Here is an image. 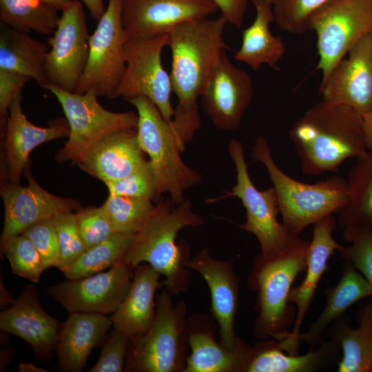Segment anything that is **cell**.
<instances>
[{
  "instance_id": "1",
  "label": "cell",
  "mask_w": 372,
  "mask_h": 372,
  "mask_svg": "<svg viewBox=\"0 0 372 372\" xmlns=\"http://www.w3.org/2000/svg\"><path fill=\"white\" fill-rule=\"evenodd\" d=\"M304 174L335 172L347 159L366 154L362 115L353 107L324 100L297 119L289 131Z\"/></svg>"
},
{
  "instance_id": "2",
  "label": "cell",
  "mask_w": 372,
  "mask_h": 372,
  "mask_svg": "<svg viewBox=\"0 0 372 372\" xmlns=\"http://www.w3.org/2000/svg\"><path fill=\"white\" fill-rule=\"evenodd\" d=\"M227 21L203 17L182 23L168 34L172 52L170 77L178 99L174 116L200 121L197 100L209 82L223 52Z\"/></svg>"
},
{
  "instance_id": "3",
  "label": "cell",
  "mask_w": 372,
  "mask_h": 372,
  "mask_svg": "<svg viewBox=\"0 0 372 372\" xmlns=\"http://www.w3.org/2000/svg\"><path fill=\"white\" fill-rule=\"evenodd\" d=\"M204 218L194 212L189 199L178 205L170 198L158 203L134 234L123 260L136 267L146 262L165 277L162 285L172 294L187 290L192 271L185 266V248L176 243L178 233L186 227L202 225Z\"/></svg>"
},
{
  "instance_id": "4",
  "label": "cell",
  "mask_w": 372,
  "mask_h": 372,
  "mask_svg": "<svg viewBox=\"0 0 372 372\" xmlns=\"http://www.w3.org/2000/svg\"><path fill=\"white\" fill-rule=\"evenodd\" d=\"M251 156L253 161L265 167L277 195L282 224L295 237L307 226L339 213L348 203L350 192L347 180L335 176L307 184L293 179L276 165L263 136L255 141Z\"/></svg>"
},
{
  "instance_id": "5",
  "label": "cell",
  "mask_w": 372,
  "mask_h": 372,
  "mask_svg": "<svg viewBox=\"0 0 372 372\" xmlns=\"http://www.w3.org/2000/svg\"><path fill=\"white\" fill-rule=\"evenodd\" d=\"M127 101L137 111V138L149 156L155 177L156 198L168 193L172 202L178 205L185 200L184 192L202 180L201 174L183 161L180 153L185 147L173 124L163 118L152 101L141 96Z\"/></svg>"
},
{
  "instance_id": "6",
  "label": "cell",
  "mask_w": 372,
  "mask_h": 372,
  "mask_svg": "<svg viewBox=\"0 0 372 372\" xmlns=\"http://www.w3.org/2000/svg\"><path fill=\"white\" fill-rule=\"evenodd\" d=\"M172 295L162 290L153 324L130 338L124 371L183 372L189 348L187 307L183 300L174 304Z\"/></svg>"
},
{
  "instance_id": "7",
  "label": "cell",
  "mask_w": 372,
  "mask_h": 372,
  "mask_svg": "<svg viewBox=\"0 0 372 372\" xmlns=\"http://www.w3.org/2000/svg\"><path fill=\"white\" fill-rule=\"evenodd\" d=\"M228 150L236 171V183L231 192H226L216 201L227 197L238 198L246 210V220L239 227L254 234L261 249L262 259H269L286 253L298 237L292 236L278 220L280 213L278 200L274 188L258 190L252 183L245 161L242 143L231 139Z\"/></svg>"
},
{
  "instance_id": "8",
  "label": "cell",
  "mask_w": 372,
  "mask_h": 372,
  "mask_svg": "<svg viewBox=\"0 0 372 372\" xmlns=\"http://www.w3.org/2000/svg\"><path fill=\"white\" fill-rule=\"evenodd\" d=\"M61 104L69 125L68 139L55 156L59 163H77L107 135L122 130L136 129L134 112H114L103 107L96 94L69 92L53 85L48 89Z\"/></svg>"
},
{
  "instance_id": "9",
  "label": "cell",
  "mask_w": 372,
  "mask_h": 372,
  "mask_svg": "<svg viewBox=\"0 0 372 372\" xmlns=\"http://www.w3.org/2000/svg\"><path fill=\"white\" fill-rule=\"evenodd\" d=\"M309 28L317 35L323 82L360 39L372 34V0H330L311 14Z\"/></svg>"
},
{
  "instance_id": "10",
  "label": "cell",
  "mask_w": 372,
  "mask_h": 372,
  "mask_svg": "<svg viewBox=\"0 0 372 372\" xmlns=\"http://www.w3.org/2000/svg\"><path fill=\"white\" fill-rule=\"evenodd\" d=\"M123 0H109L105 11L89 37L85 70L74 92H94L98 96L115 98L125 70V46L129 33L123 27Z\"/></svg>"
},
{
  "instance_id": "11",
  "label": "cell",
  "mask_w": 372,
  "mask_h": 372,
  "mask_svg": "<svg viewBox=\"0 0 372 372\" xmlns=\"http://www.w3.org/2000/svg\"><path fill=\"white\" fill-rule=\"evenodd\" d=\"M168 34L153 37L130 36L125 46V70L115 98L125 100L145 96L158 108L170 124L175 113L171 104L173 92L170 74L163 66L161 54Z\"/></svg>"
},
{
  "instance_id": "12",
  "label": "cell",
  "mask_w": 372,
  "mask_h": 372,
  "mask_svg": "<svg viewBox=\"0 0 372 372\" xmlns=\"http://www.w3.org/2000/svg\"><path fill=\"white\" fill-rule=\"evenodd\" d=\"M309 242L298 237L289 250L269 259L259 258L257 284L259 289L258 332L278 338L287 311L291 285L300 272L307 267Z\"/></svg>"
},
{
  "instance_id": "13",
  "label": "cell",
  "mask_w": 372,
  "mask_h": 372,
  "mask_svg": "<svg viewBox=\"0 0 372 372\" xmlns=\"http://www.w3.org/2000/svg\"><path fill=\"white\" fill-rule=\"evenodd\" d=\"M89 37L83 3L75 0L61 10L56 28L48 40L50 48L45 74L49 85L75 91L87 64Z\"/></svg>"
},
{
  "instance_id": "14",
  "label": "cell",
  "mask_w": 372,
  "mask_h": 372,
  "mask_svg": "<svg viewBox=\"0 0 372 372\" xmlns=\"http://www.w3.org/2000/svg\"><path fill=\"white\" fill-rule=\"evenodd\" d=\"M134 267L123 260L106 271L50 286L48 293L68 311L112 314L125 296Z\"/></svg>"
},
{
  "instance_id": "15",
  "label": "cell",
  "mask_w": 372,
  "mask_h": 372,
  "mask_svg": "<svg viewBox=\"0 0 372 372\" xmlns=\"http://www.w3.org/2000/svg\"><path fill=\"white\" fill-rule=\"evenodd\" d=\"M24 174L28 180L27 186L8 182L1 187L4 207L1 252L11 238L21 234L36 222L82 209L79 201L54 195L41 187L32 177L29 165Z\"/></svg>"
},
{
  "instance_id": "16",
  "label": "cell",
  "mask_w": 372,
  "mask_h": 372,
  "mask_svg": "<svg viewBox=\"0 0 372 372\" xmlns=\"http://www.w3.org/2000/svg\"><path fill=\"white\" fill-rule=\"evenodd\" d=\"M254 92L249 74L234 65L225 50L200 98L214 125L220 130L233 131L240 126Z\"/></svg>"
},
{
  "instance_id": "17",
  "label": "cell",
  "mask_w": 372,
  "mask_h": 372,
  "mask_svg": "<svg viewBox=\"0 0 372 372\" xmlns=\"http://www.w3.org/2000/svg\"><path fill=\"white\" fill-rule=\"evenodd\" d=\"M321 83L324 101L350 106L361 115L372 108V34L360 39Z\"/></svg>"
},
{
  "instance_id": "18",
  "label": "cell",
  "mask_w": 372,
  "mask_h": 372,
  "mask_svg": "<svg viewBox=\"0 0 372 372\" xmlns=\"http://www.w3.org/2000/svg\"><path fill=\"white\" fill-rule=\"evenodd\" d=\"M217 10L213 0H123L122 21L130 36L153 37Z\"/></svg>"
},
{
  "instance_id": "19",
  "label": "cell",
  "mask_w": 372,
  "mask_h": 372,
  "mask_svg": "<svg viewBox=\"0 0 372 372\" xmlns=\"http://www.w3.org/2000/svg\"><path fill=\"white\" fill-rule=\"evenodd\" d=\"M61 324L45 311L33 285L25 286L0 313L1 330L27 342L42 362H49L53 357Z\"/></svg>"
},
{
  "instance_id": "20",
  "label": "cell",
  "mask_w": 372,
  "mask_h": 372,
  "mask_svg": "<svg viewBox=\"0 0 372 372\" xmlns=\"http://www.w3.org/2000/svg\"><path fill=\"white\" fill-rule=\"evenodd\" d=\"M185 266L200 273L209 286L212 314L218 324L220 343L231 350L240 348L244 343L236 337L234 329L239 281L231 262L211 258L209 249L205 248L187 259Z\"/></svg>"
},
{
  "instance_id": "21",
  "label": "cell",
  "mask_w": 372,
  "mask_h": 372,
  "mask_svg": "<svg viewBox=\"0 0 372 372\" xmlns=\"http://www.w3.org/2000/svg\"><path fill=\"white\" fill-rule=\"evenodd\" d=\"M22 96L18 94L9 107L3 132L4 158L8 182L20 184L21 177L28 164L32 151L50 141L68 136L66 118L51 121L47 127H39L30 122L21 108Z\"/></svg>"
},
{
  "instance_id": "22",
  "label": "cell",
  "mask_w": 372,
  "mask_h": 372,
  "mask_svg": "<svg viewBox=\"0 0 372 372\" xmlns=\"http://www.w3.org/2000/svg\"><path fill=\"white\" fill-rule=\"evenodd\" d=\"M190 353L183 372L246 371L252 349L244 344L231 350L218 342L214 324L205 315H194L187 319Z\"/></svg>"
},
{
  "instance_id": "23",
  "label": "cell",
  "mask_w": 372,
  "mask_h": 372,
  "mask_svg": "<svg viewBox=\"0 0 372 372\" xmlns=\"http://www.w3.org/2000/svg\"><path fill=\"white\" fill-rule=\"evenodd\" d=\"M146 161L138 141L136 129H128L105 136L76 165L106 183L125 177Z\"/></svg>"
},
{
  "instance_id": "24",
  "label": "cell",
  "mask_w": 372,
  "mask_h": 372,
  "mask_svg": "<svg viewBox=\"0 0 372 372\" xmlns=\"http://www.w3.org/2000/svg\"><path fill=\"white\" fill-rule=\"evenodd\" d=\"M111 325V318L105 314L92 312L68 314L61 324L55 347L59 370L81 371L92 350L99 344Z\"/></svg>"
},
{
  "instance_id": "25",
  "label": "cell",
  "mask_w": 372,
  "mask_h": 372,
  "mask_svg": "<svg viewBox=\"0 0 372 372\" xmlns=\"http://www.w3.org/2000/svg\"><path fill=\"white\" fill-rule=\"evenodd\" d=\"M313 237L307 254L306 275L298 287L291 289L288 302L297 305L298 312L293 333L285 334L290 342L299 334V329L313 299L318 284L328 269V260L336 250L343 246L333 238L336 221L333 215L327 216L315 223Z\"/></svg>"
},
{
  "instance_id": "26",
  "label": "cell",
  "mask_w": 372,
  "mask_h": 372,
  "mask_svg": "<svg viewBox=\"0 0 372 372\" xmlns=\"http://www.w3.org/2000/svg\"><path fill=\"white\" fill-rule=\"evenodd\" d=\"M161 274L150 265L140 264L134 270L130 288L110 317L114 329L130 338L147 331L156 315L155 293Z\"/></svg>"
},
{
  "instance_id": "27",
  "label": "cell",
  "mask_w": 372,
  "mask_h": 372,
  "mask_svg": "<svg viewBox=\"0 0 372 372\" xmlns=\"http://www.w3.org/2000/svg\"><path fill=\"white\" fill-rule=\"evenodd\" d=\"M50 48L48 43L33 39L28 32L11 28L1 30L0 69L26 75L47 90L45 63Z\"/></svg>"
},
{
  "instance_id": "28",
  "label": "cell",
  "mask_w": 372,
  "mask_h": 372,
  "mask_svg": "<svg viewBox=\"0 0 372 372\" xmlns=\"http://www.w3.org/2000/svg\"><path fill=\"white\" fill-rule=\"evenodd\" d=\"M324 294L327 304L324 310L308 332L298 334L293 338V345L300 340L311 346L316 344L322 332L331 321L357 301L372 296V285L350 262L346 260L340 280L336 286L327 288Z\"/></svg>"
},
{
  "instance_id": "29",
  "label": "cell",
  "mask_w": 372,
  "mask_h": 372,
  "mask_svg": "<svg viewBox=\"0 0 372 372\" xmlns=\"http://www.w3.org/2000/svg\"><path fill=\"white\" fill-rule=\"evenodd\" d=\"M255 8V20L243 30L241 45L234 59L257 71L263 64L276 68L286 48L282 39L274 36L269 29L270 23L274 21L272 6L260 3Z\"/></svg>"
},
{
  "instance_id": "30",
  "label": "cell",
  "mask_w": 372,
  "mask_h": 372,
  "mask_svg": "<svg viewBox=\"0 0 372 372\" xmlns=\"http://www.w3.org/2000/svg\"><path fill=\"white\" fill-rule=\"evenodd\" d=\"M347 182L349 198L339 212L338 221L344 227L351 225H364L372 230V154L355 158Z\"/></svg>"
},
{
  "instance_id": "31",
  "label": "cell",
  "mask_w": 372,
  "mask_h": 372,
  "mask_svg": "<svg viewBox=\"0 0 372 372\" xmlns=\"http://www.w3.org/2000/svg\"><path fill=\"white\" fill-rule=\"evenodd\" d=\"M335 338L343 351L339 372L372 371V302H367L362 310L358 328L351 329L346 323L342 324Z\"/></svg>"
},
{
  "instance_id": "32",
  "label": "cell",
  "mask_w": 372,
  "mask_h": 372,
  "mask_svg": "<svg viewBox=\"0 0 372 372\" xmlns=\"http://www.w3.org/2000/svg\"><path fill=\"white\" fill-rule=\"evenodd\" d=\"M58 10L42 0H0V19L10 28L51 36L60 17Z\"/></svg>"
},
{
  "instance_id": "33",
  "label": "cell",
  "mask_w": 372,
  "mask_h": 372,
  "mask_svg": "<svg viewBox=\"0 0 372 372\" xmlns=\"http://www.w3.org/2000/svg\"><path fill=\"white\" fill-rule=\"evenodd\" d=\"M134 234L115 232L106 240L86 249L63 271L68 280L87 277L121 261L127 251Z\"/></svg>"
},
{
  "instance_id": "34",
  "label": "cell",
  "mask_w": 372,
  "mask_h": 372,
  "mask_svg": "<svg viewBox=\"0 0 372 372\" xmlns=\"http://www.w3.org/2000/svg\"><path fill=\"white\" fill-rule=\"evenodd\" d=\"M252 353L246 371L305 372L317 369L330 352L329 346L322 347L304 355H286L279 348L267 347Z\"/></svg>"
},
{
  "instance_id": "35",
  "label": "cell",
  "mask_w": 372,
  "mask_h": 372,
  "mask_svg": "<svg viewBox=\"0 0 372 372\" xmlns=\"http://www.w3.org/2000/svg\"><path fill=\"white\" fill-rule=\"evenodd\" d=\"M152 200L109 194L103 206L115 232L136 233L154 205Z\"/></svg>"
},
{
  "instance_id": "36",
  "label": "cell",
  "mask_w": 372,
  "mask_h": 372,
  "mask_svg": "<svg viewBox=\"0 0 372 372\" xmlns=\"http://www.w3.org/2000/svg\"><path fill=\"white\" fill-rule=\"evenodd\" d=\"M1 254L9 261L12 272L37 283L45 269L43 259L31 240L23 234L11 238Z\"/></svg>"
},
{
  "instance_id": "37",
  "label": "cell",
  "mask_w": 372,
  "mask_h": 372,
  "mask_svg": "<svg viewBox=\"0 0 372 372\" xmlns=\"http://www.w3.org/2000/svg\"><path fill=\"white\" fill-rule=\"evenodd\" d=\"M330 0H273L274 21L283 31L300 35L309 31V18L318 8Z\"/></svg>"
},
{
  "instance_id": "38",
  "label": "cell",
  "mask_w": 372,
  "mask_h": 372,
  "mask_svg": "<svg viewBox=\"0 0 372 372\" xmlns=\"http://www.w3.org/2000/svg\"><path fill=\"white\" fill-rule=\"evenodd\" d=\"M344 229V238L350 245L343 246L339 252L372 285V230L358 225Z\"/></svg>"
},
{
  "instance_id": "39",
  "label": "cell",
  "mask_w": 372,
  "mask_h": 372,
  "mask_svg": "<svg viewBox=\"0 0 372 372\" xmlns=\"http://www.w3.org/2000/svg\"><path fill=\"white\" fill-rule=\"evenodd\" d=\"M52 219L60 249L58 268L63 272L86 248L79 231L76 211L61 213L54 216Z\"/></svg>"
},
{
  "instance_id": "40",
  "label": "cell",
  "mask_w": 372,
  "mask_h": 372,
  "mask_svg": "<svg viewBox=\"0 0 372 372\" xmlns=\"http://www.w3.org/2000/svg\"><path fill=\"white\" fill-rule=\"evenodd\" d=\"M109 194L135 198H156L155 177L149 161L125 177L105 183Z\"/></svg>"
},
{
  "instance_id": "41",
  "label": "cell",
  "mask_w": 372,
  "mask_h": 372,
  "mask_svg": "<svg viewBox=\"0 0 372 372\" xmlns=\"http://www.w3.org/2000/svg\"><path fill=\"white\" fill-rule=\"evenodd\" d=\"M76 213L79 231L86 249L106 240L115 233L103 205L82 208Z\"/></svg>"
},
{
  "instance_id": "42",
  "label": "cell",
  "mask_w": 372,
  "mask_h": 372,
  "mask_svg": "<svg viewBox=\"0 0 372 372\" xmlns=\"http://www.w3.org/2000/svg\"><path fill=\"white\" fill-rule=\"evenodd\" d=\"M21 234L28 237L39 251L45 269L59 267L60 249L52 218L36 222Z\"/></svg>"
},
{
  "instance_id": "43",
  "label": "cell",
  "mask_w": 372,
  "mask_h": 372,
  "mask_svg": "<svg viewBox=\"0 0 372 372\" xmlns=\"http://www.w3.org/2000/svg\"><path fill=\"white\" fill-rule=\"evenodd\" d=\"M130 340L128 335L114 328L102 347L98 361L89 371H123Z\"/></svg>"
},
{
  "instance_id": "44",
  "label": "cell",
  "mask_w": 372,
  "mask_h": 372,
  "mask_svg": "<svg viewBox=\"0 0 372 372\" xmlns=\"http://www.w3.org/2000/svg\"><path fill=\"white\" fill-rule=\"evenodd\" d=\"M30 79H31L26 75L0 69V125L3 133L6 128L10 105Z\"/></svg>"
},
{
  "instance_id": "45",
  "label": "cell",
  "mask_w": 372,
  "mask_h": 372,
  "mask_svg": "<svg viewBox=\"0 0 372 372\" xmlns=\"http://www.w3.org/2000/svg\"><path fill=\"white\" fill-rule=\"evenodd\" d=\"M221 12V16L238 29H241L248 7V0H213Z\"/></svg>"
},
{
  "instance_id": "46",
  "label": "cell",
  "mask_w": 372,
  "mask_h": 372,
  "mask_svg": "<svg viewBox=\"0 0 372 372\" xmlns=\"http://www.w3.org/2000/svg\"><path fill=\"white\" fill-rule=\"evenodd\" d=\"M362 117L366 147L368 152L372 154V108Z\"/></svg>"
},
{
  "instance_id": "47",
  "label": "cell",
  "mask_w": 372,
  "mask_h": 372,
  "mask_svg": "<svg viewBox=\"0 0 372 372\" xmlns=\"http://www.w3.org/2000/svg\"><path fill=\"white\" fill-rule=\"evenodd\" d=\"M80 1L85 5L92 17L98 22L105 11L103 0Z\"/></svg>"
},
{
  "instance_id": "48",
  "label": "cell",
  "mask_w": 372,
  "mask_h": 372,
  "mask_svg": "<svg viewBox=\"0 0 372 372\" xmlns=\"http://www.w3.org/2000/svg\"><path fill=\"white\" fill-rule=\"evenodd\" d=\"M58 11L63 10L68 4L75 0H42Z\"/></svg>"
},
{
  "instance_id": "49",
  "label": "cell",
  "mask_w": 372,
  "mask_h": 372,
  "mask_svg": "<svg viewBox=\"0 0 372 372\" xmlns=\"http://www.w3.org/2000/svg\"><path fill=\"white\" fill-rule=\"evenodd\" d=\"M14 300H13L10 293L5 289L2 281H1V307H4L8 304H12Z\"/></svg>"
},
{
  "instance_id": "50",
  "label": "cell",
  "mask_w": 372,
  "mask_h": 372,
  "mask_svg": "<svg viewBox=\"0 0 372 372\" xmlns=\"http://www.w3.org/2000/svg\"><path fill=\"white\" fill-rule=\"evenodd\" d=\"M19 371L41 372L46 371V370H43L32 363H21L19 366Z\"/></svg>"
},
{
  "instance_id": "51",
  "label": "cell",
  "mask_w": 372,
  "mask_h": 372,
  "mask_svg": "<svg viewBox=\"0 0 372 372\" xmlns=\"http://www.w3.org/2000/svg\"><path fill=\"white\" fill-rule=\"evenodd\" d=\"M254 6L264 3L272 6L273 0H251Z\"/></svg>"
}]
</instances>
